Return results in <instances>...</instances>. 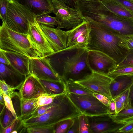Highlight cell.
<instances>
[{
  "label": "cell",
  "instance_id": "obj_1",
  "mask_svg": "<svg viewBox=\"0 0 133 133\" xmlns=\"http://www.w3.org/2000/svg\"><path fill=\"white\" fill-rule=\"evenodd\" d=\"M89 50L77 46L66 47L45 57L57 76L66 84L83 80L92 73L88 61Z\"/></svg>",
  "mask_w": 133,
  "mask_h": 133
},
{
  "label": "cell",
  "instance_id": "obj_2",
  "mask_svg": "<svg viewBox=\"0 0 133 133\" xmlns=\"http://www.w3.org/2000/svg\"><path fill=\"white\" fill-rule=\"evenodd\" d=\"M80 12L86 20L106 26L120 35L133 36V18L116 15L109 10L101 2L86 1L82 5Z\"/></svg>",
  "mask_w": 133,
  "mask_h": 133
},
{
  "label": "cell",
  "instance_id": "obj_3",
  "mask_svg": "<svg viewBox=\"0 0 133 133\" xmlns=\"http://www.w3.org/2000/svg\"><path fill=\"white\" fill-rule=\"evenodd\" d=\"M91 31L87 49L102 52L112 58L117 63L121 62L129 51L121 44L120 35L101 24L91 21Z\"/></svg>",
  "mask_w": 133,
  "mask_h": 133
},
{
  "label": "cell",
  "instance_id": "obj_4",
  "mask_svg": "<svg viewBox=\"0 0 133 133\" xmlns=\"http://www.w3.org/2000/svg\"><path fill=\"white\" fill-rule=\"evenodd\" d=\"M82 114L69 98L67 92L57 96L49 109L42 115L23 120L26 128L50 126L67 119L73 118Z\"/></svg>",
  "mask_w": 133,
  "mask_h": 133
},
{
  "label": "cell",
  "instance_id": "obj_5",
  "mask_svg": "<svg viewBox=\"0 0 133 133\" xmlns=\"http://www.w3.org/2000/svg\"><path fill=\"white\" fill-rule=\"evenodd\" d=\"M0 49L5 51L20 53L30 58L38 57L31 46L27 34L11 30L3 22L0 27Z\"/></svg>",
  "mask_w": 133,
  "mask_h": 133
},
{
  "label": "cell",
  "instance_id": "obj_6",
  "mask_svg": "<svg viewBox=\"0 0 133 133\" xmlns=\"http://www.w3.org/2000/svg\"><path fill=\"white\" fill-rule=\"evenodd\" d=\"M35 16L22 5L10 0L5 25L11 30L20 33H27L29 22H34Z\"/></svg>",
  "mask_w": 133,
  "mask_h": 133
},
{
  "label": "cell",
  "instance_id": "obj_7",
  "mask_svg": "<svg viewBox=\"0 0 133 133\" xmlns=\"http://www.w3.org/2000/svg\"><path fill=\"white\" fill-rule=\"evenodd\" d=\"M52 12L59 24L58 27L68 30L81 24L85 19L75 8H70L60 0H52Z\"/></svg>",
  "mask_w": 133,
  "mask_h": 133
},
{
  "label": "cell",
  "instance_id": "obj_8",
  "mask_svg": "<svg viewBox=\"0 0 133 133\" xmlns=\"http://www.w3.org/2000/svg\"><path fill=\"white\" fill-rule=\"evenodd\" d=\"M68 93L71 101L82 114L92 116L108 113L107 106L93 95Z\"/></svg>",
  "mask_w": 133,
  "mask_h": 133
},
{
  "label": "cell",
  "instance_id": "obj_9",
  "mask_svg": "<svg viewBox=\"0 0 133 133\" xmlns=\"http://www.w3.org/2000/svg\"><path fill=\"white\" fill-rule=\"evenodd\" d=\"M28 39L38 56L44 57L55 51L46 39L36 19L29 22Z\"/></svg>",
  "mask_w": 133,
  "mask_h": 133
},
{
  "label": "cell",
  "instance_id": "obj_10",
  "mask_svg": "<svg viewBox=\"0 0 133 133\" xmlns=\"http://www.w3.org/2000/svg\"><path fill=\"white\" fill-rule=\"evenodd\" d=\"M113 79L108 75L92 71L91 74L84 79L75 82L94 93L104 95L111 100L113 99L109 87Z\"/></svg>",
  "mask_w": 133,
  "mask_h": 133
},
{
  "label": "cell",
  "instance_id": "obj_11",
  "mask_svg": "<svg viewBox=\"0 0 133 133\" xmlns=\"http://www.w3.org/2000/svg\"><path fill=\"white\" fill-rule=\"evenodd\" d=\"M86 116L91 133H118L119 129L127 123H117L113 115L108 113Z\"/></svg>",
  "mask_w": 133,
  "mask_h": 133
},
{
  "label": "cell",
  "instance_id": "obj_12",
  "mask_svg": "<svg viewBox=\"0 0 133 133\" xmlns=\"http://www.w3.org/2000/svg\"><path fill=\"white\" fill-rule=\"evenodd\" d=\"M29 69L30 75L39 79L60 81L48 60L45 57H39L30 58Z\"/></svg>",
  "mask_w": 133,
  "mask_h": 133
},
{
  "label": "cell",
  "instance_id": "obj_13",
  "mask_svg": "<svg viewBox=\"0 0 133 133\" xmlns=\"http://www.w3.org/2000/svg\"><path fill=\"white\" fill-rule=\"evenodd\" d=\"M88 60L93 71L108 75L115 68L117 63L104 53L97 50H89Z\"/></svg>",
  "mask_w": 133,
  "mask_h": 133
},
{
  "label": "cell",
  "instance_id": "obj_14",
  "mask_svg": "<svg viewBox=\"0 0 133 133\" xmlns=\"http://www.w3.org/2000/svg\"><path fill=\"white\" fill-rule=\"evenodd\" d=\"M91 27L90 22L85 19L79 25L66 31V47L77 46L87 48Z\"/></svg>",
  "mask_w": 133,
  "mask_h": 133
},
{
  "label": "cell",
  "instance_id": "obj_15",
  "mask_svg": "<svg viewBox=\"0 0 133 133\" xmlns=\"http://www.w3.org/2000/svg\"><path fill=\"white\" fill-rule=\"evenodd\" d=\"M19 90L22 99L37 98L47 94L39 79L31 75L27 77Z\"/></svg>",
  "mask_w": 133,
  "mask_h": 133
},
{
  "label": "cell",
  "instance_id": "obj_16",
  "mask_svg": "<svg viewBox=\"0 0 133 133\" xmlns=\"http://www.w3.org/2000/svg\"><path fill=\"white\" fill-rule=\"evenodd\" d=\"M46 39L55 52L66 48L68 35L66 31L58 27L56 28L39 25Z\"/></svg>",
  "mask_w": 133,
  "mask_h": 133
},
{
  "label": "cell",
  "instance_id": "obj_17",
  "mask_svg": "<svg viewBox=\"0 0 133 133\" xmlns=\"http://www.w3.org/2000/svg\"><path fill=\"white\" fill-rule=\"evenodd\" d=\"M27 77L10 64L0 63V80L10 86L19 90Z\"/></svg>",
  "mask_w": 133,
  "mask_h": 133
},
{
  "label": "cell",
  "instance_id": "obj_18",
  "mask_svg": "<svg viewBox=\"0 0 133 133\" xmlns=\"http://www.w3.org/2000/svg\"><path fill=\"white\" fill-rule=\"evenodd\" d=\"M23 6L35 16L52 12V0H11Z\"/></svg>",
  "mask_w": 133,
  "mask_h": 133
},
{
  "label": "cell",
  "instance_id": "obj_19",
  "mask_svg": "<svg viewBox=\"0 0 133 133\" xmlns=\"http://www.w3.org/2000/svg\"><path fill=\"white\" fill-rule=\"evenodd\" d=\"M133 84V75H121L114 78L109 87L112 99H114L130 88Z\"/></svg>",
  "mask_w": 133,
  "mask_h": 133
},
{
  "label": "cell",
  "instance_id": "obj_20",
  "mask_svg": "<svg viewBox=\"0 0 133 133\" xmlns=\"http://www.w3.org/2000/svg\"><path fill=\"white\" fill-rule=\"evenodd\" d=\"M5 54L10 64L14 68L27 77L30 75L28 66L30 58L16 52L5 51Z\"/></svg>",
  "mask_w": 133,
  "mask_h": 133
},
{
  "label": "cell",
  "instance_id": "obj_21",
  "mask_svg": "<svg viewBox=\"0 0 133 133\" xmlns=\"http://www.w3.org/2000/svg\"><path fill=\"white\" fill-rule=\"evenodd\" d=\"M39 79L48 94L58 95L67 92L66 84L62 79L60 81Z\"/></svg>",
  "mask_w": 133,
  "mask_h": 133
},
{
  "label": "cell",
  "instance_id": "obj_22",
  "mask_svg": "<svg viewBox=\"0 0 133 133\" xmlns=\"http://www.w3.org/2000/svg\"><path fill=\"white\" fill-rule=\"evenodd\" d=\"M114 14L120 17L133 18V15L115 0H104L101 2Z\"/></svg>",
  "mask_w": 133,
  "mask_h": 133
},
{
  "label": "cell",
  "instance_id": "obj_23",
  "mask_svg": "<svg viewBox=\"0 0 133 133\" xmlns=\"http://www.w3.org/2000/svg\"><path fill=\"white\" fill-rule=\"evenodd\" d=\"M38 98L32 99H22L21 117L22 120L33 113L38 107L37 104Z\"/></svg>",
  "mask_w": 133,
  "mask_h": 133
},
{
  "label": "cell",
  "instance_id": "obj_24",
  "mask_svg": "<svg viewBox=\"0 0 133 133\" xmlns=\"http://www.w3.org/2000/svg\"><path fill=\"white\" fill-rule=\"evenodd\" d=\"M67 92L79 95H93L94 93L75 82L69 81L66 84Z\"/></svg>",
  "mask_w": 133,
  "mask_h": 133
},
{
  "label": "cell",
  "instance_id": "obj_25",
  "mask_svg": "<svg viewBox=\"0 0 133 133\" xmlns=\"http://www.w3.org/2000/svg\"><path fill=\"white\" fill-rule=\"evenodd\" d=\"M27 128L24 126L21 117L17 118L12 123L6 128L0 126L1 133H17L24 132Z\"/></svg>",
  "mask_w": 133,
  "mask_h": 133
},
{
  "label": "cell",
  "instance_id": "obj_26",
  "mask_svg": "<svg viewBox=\"0 0 133 133\" xmlns=\"http://www.w3.org/2000/svg\"><path fill=\"white\" fill-rule=\"evenodd\" d=\"M114 121L118 123H125L133 120V107L129 106L117 114L113 115Z\"/></svg>",
  "mask_w": 133,
  "mask_h": 133
},
{
  "label": "cell",
  "instance_id": "obj_27",
  "mask_svg": "<svg viewBox=\"0 0 133 133\" xmlns=\"http://www.w3.org/2000/svg\"><path fill=\"white\" fill-rule=\"evenodd\" d=\"M17 118L5 105L0 113V126L3 128H6L14 122Z\"/></svg>",
  "mask_w": 133,
  "mask_h": 133
},
{
  "label": "cell",
  "instance_id": "obj_28",
  "mask_svg": "<svg viewBox=\"0 0 133 133\" xmlns=\"http://www.w3.org/2000/svg\"><path fill=\"white\" fill-rule=\"evenodd\" d=\"M45 14L35 16L36 20L39 25H43L47 27L54 28L59 23L55 17H53Z\"/></svg>",
  "mask_w": 133,
  "mask_h": 133
},
{
  "label": "cell",
  "instance_id": "obj_29",
  "mask_svg": "<svg viewBox=\"0 0 133 133\" xmlns=\"http://www.w3.org/2000/svg\"><path fill=\"white\" fill-rule=\"evenodd\" d=\"M73 118L63 120L54 124V133H68L73 123Z\"/></svg>",
  "mask_w": 133,
  "mask_h": 133
},
{
  "label": "cell",
  "instance_id": "obj_30",
  "mask_svg": "<svg viewBox=\"0 0 133 133\" xmlns=\"http://www.w3.org/2000/svg\"><path fill=\"white\" fill-rule=\"evenodd\" d=\"M133 75V66H128L115 69L110 72L108 75L114 78L121 75Z\"/></svg>",
  "mask_w": 133,
  "mask_h": 133
},
{
  "label": "cell",
  "instance_id": "obj_31",
  "mask_svg": "<svg viewBox=\"0 0 133 133\" xmlns=\"http://www.w3.org/2000/svg\"><path fill=\"white\" fill-rule=\"evenodd\" d=\"M10 98L11 99L17 117H21L22 98L19 92H15Z\"/></svg>",
  "mask_w": 133,
  "mask_h": 133
},
{
  "label": "cell",
  "instance_id": "obj_32",
  "mask_svg": "<svg viewBox=\"0 0 133 133\" xmlns=\"http://www.w3.org/2000/svg\"><path fill=\"white\" fill-rule=\"evenodd\" d=\"M27 132L29 133H54V125L50 126H41L27 128Z\"/></svg>",
  "mask_w": 133,
  "mask_h": 133
},
{
  "label": "cell",
  "instance_id": "obj_33",
  "mask_svg": "<svg viewBox=\"0 0 133 133\" xmlns=\"http://www.w3.org/2000/svg\"><path fill=\"white\" fill-rule=\"evenodd\" d=\"M128 66H133V50H129L124 59L116 65L114 70Z\"/></svg>",
  "mask_w": 133,
  "mask_h": 133
},
{
  "label": "cell",
  "instance_id": "obj_34",
  "mask_svg": "<svg viewBox=\"0 0 133 133\" xmlns=\"http://www.w3.org/2000/svg\"><path fill=\"white\" fill-rule=\"evenodd\" d=\"M78 117L79 120V133H91L86 116L82 114Z\"/></svg>",
  "mask_w": 133,
  "mask_h": 133
},
{
  "label": "cell",
  "instance_id": "obj_35",
  "mask_svg": "<svg viewBox=\"0 0 133 133\" xmlns=\"http://www.w3.org/2000/svg\"><path fill=\"white\" fill-rule=\"evenodd\" d=\"M58 95H52L45 94L39 96L38 97L37 101L38 107L51 104L55 98Z\"/></svg>",
  "mask_w": 133,
  "mask_h": 133
},
{
  "label": "cell",
  "instance_id": "obj_36",
  "mask_svg": "<svg viewBox=\"0 0 133 133\" xmlns=\"http://www.w3.org/2000/svg\"><path fill=\"white\" fill-rule=\"evenodd\" d=\"M51 104L38 107L34 112L26 117L23 120L35 118L42 115L49 109Z\"/></svg>",
  "mask_w": 133,
  "mask_h": 133
},
{
  "label": "cell",
  "instance_id": "obj_37",
  "mask_svg": "<svg viewBox=\"0 0 133 133\" xmlns=\"http://www.w3.org/2000/svg\"><path fill=\"white\" fill-rule=\"evenodd\" d=\"M10 0H0V18L5 23L7 10Z\"/></svg>",
  "mask_w": 133,
  "mask_h": 133
},
{
  "label": "cell",
  "instance_id": "obj_38",
  "mask_svg": "<svg viewBox=\"0 0 133 133\" xmlns=\"http://www.w3.org/2000/svg\"><path fill=\"white\" fill-rule=\"evenodd\" d=\"M0 90L3 94L7 95L10 98L15 92L14 90L17 89L10 86L4 81L1 80H0Z\"/></svg>",
  "mask_w": 133,
  "mask_h": 133
},
{
  "label": "cell",
  "instance_id": "obj_39",
  "mask_svg": "<svg viewBox=\"0 0 133 133\" xmlns=\"http://www.w3.org/2000/svg\"><path fill=\"white\" fill-rule=\"evenodd\" d=\"M121 44L128 50H133V36H123L120 35Z\"/></svg>",
  "mask_w": 133,
  "mask_h": 133
},
{
  "label": "cell",
  "instance_id": "obj_40",
  "mask_svg": "<svg viewBox=\"0 0 133 133\" xmlns=\"http://www.w3.org/2000/svg\"><path fill=\"white\" fill-rule=\"evenodd\" d=\"M130 91V88L125 91L117 97L123 104L124 108L130 106L129 105Z\"/></svg>",
  "mask_w": 133,
  "mask_h": 133
},
{
  "label": "cell",
  "instance_id": "obj_41",
  "mask_svg": "<svg viewBox=\"0 0 133 133\" xmlns=\"http://www.w3.org/2000/svg\"><path fill=\"white\" fill-rule=\"evenodd\" d=\"M5 104L6 107L12 113L16 118H17L13 107L12 102L10 97L7 95L3 94Z\"/></svg>",
  "mask_w": 133,
  "mask_h": 133
},
{
  "label": "cell",
  "instance_id": "obj_42",
  "mask_svg": "<svg viewBox=\"0 0 133 133\" xmlns=\"http://www.w3.org/2000/svg\"><path fill=\"white\" fill-rule=\"evenodd\" d=\"M133 15V0H115Z\"/></svg>",
  "mask_w": 133,
  "mask_h": 133
},
{
  "label": "cell",
  "instance_id": "obj_43",
  "mask_svg": "<svg viewBox=\"0 0 133 133\" xmlns=\"http://www.w3.org/2000/svg\"><path fill=\"white\" fill-rule=\"evenodd\" d=\"M133 133V120L126 123L118 130V133Z\"/></svg>",
  "mask_w": 133,
  "mask_h": 133
},
{
  "label": "cell",
  "instance_id": "obj_44",
  "mask_svg": "<svg viewBox=\"0 0 133 133\" xmlns=\"http://www.w3.org/2000/svg\"><path fill=\"white\" fill-rule=\"evenodd\" d=\"M79 120L78 116L73 118V123L68 133H79Z\"/></svg>",
  "mask_w": 133,
  "mask_h": 133
},
{
  "label": "cell",
  "instance_id": "obj_45",
  "mask_svg": "<svg viewBox=\"0 0 133 133\" xmlns=\"http://www.w3.org/2000/svg\"><path fill=\"white\" fill-rule=\"evenodd\" d=\"M93 95L103 104L108 106L110 100L109 98L104 95L96 93H94Z\"/></svg>",
  "mask_w": 133,
  "mask_h": 133
},
{
  "label": "cell",
  "instance_id": "obj_46",
  "mask_svg": "<svg viewBox=\"0 0 133 133\" xmlns=\"http://www.w3.org/2000/svg\"><path fill=\"white\" fill-rule=\"evenodd\" d=\"M107 112L108 114L111 115H114L116 113L115 103L113 99L110 100L107 106Z\"/></svg>",
  "mask_w": 133,
  "mask_h": 133
},
{
  "label": "cell",
  "instance_id": "obj_47",
  "mask_svg": "<svg viewBox=\"0 0 133 133\" xmlns=\"http://www.w3.org/2000/svg\"><path fill=\"white\" fill-rule=\"evenodd\" d=\"M115 103L116 112L114 115H116L124 108L123 104L117 97L114 99Z\"/></svg>",
  "mask_w": 133,
  "mask_h": 133
},
{
  "label": "cell",
  "instance_id": "obj_48",
  "mask_svg": "<svg viewBox=\"0 0 133 133\" xmlns=\"http://www.w3.org/2000/svg\"><path fill=\"white\" fill-rule=\"evenodd\" d=\"M0 63L9 65L10 62L5 54V51L0 49Z\"/></svg>",
  "mask_w": 133,
  "mask_h": 133
},
{
  "label": "cell",
  "instance_id": "obj_49",
  "mask_svg": "<svg viewBox=\"0 0 133 133\" xmlns=\"http://www.w3.org/2000/svg\"><path fill=\"white\" fill-rule=\"evenodd\" d=\"M129 105L133 107V84L130 88Z\"/></svg>",
  "mask_w": 133,
  "mask_h": 133
},
{
  "label": "cell",
  "instance_id": "obj_50",
  "mask_svg": "<svg viewBox=\"0 0 133 133\" xmlns=\"http://www.w3.org/2000/svg\"><path fill=\"white\" fill-rule=\"evenodd\" d=\"M67 4L68 6H71L72 8H75V0H60Z\"/></svg>",
  "mask_w": 133,
  "mask_h": 133
},
{
  "label": "cell",
  "instance_id": "obj_51",
  "mask_svg": "<svg viewBox=\"0 0 133 133\" xmlns=\"http://www.w3.org/2000/svg\"><path fill=\"white\" fill-rule=\"evenodd\" d=\"M0 103L3 104H5L4 99L3 97V94L0 90Z\"/></svg>",
  "mask_w": 133,
  "mask_h": 133
},
{
  "label": "cell",
  "instance_id": "obj_52",
  "mask_svg": "<svg viewBox=\"0 0 133 133\" xmlns=\"http://www.w3.org/2000/svg\"><path fill=\"white\" fill-rule=\"evenodd\" d=\"M87 0V1H100L101 2H102L104 0Z\"/></svg>",
  "mask_w": 133,
  "mask_h": 133
}]
</instances>
